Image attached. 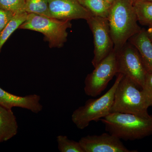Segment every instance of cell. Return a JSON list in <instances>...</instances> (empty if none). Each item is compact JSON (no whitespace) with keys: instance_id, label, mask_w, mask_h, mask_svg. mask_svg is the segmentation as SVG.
Masks as SVG:
<instances>
[{"instance_id":"cell-1","label":"cell","mask_w":152,"mask_h":152,"mask_svg":"<svg viewBox=\"0 0 152 152\" xmlns=\"http://www.w3.org/2000/svg\"><path fill=\"white\" fill-rule=\"evenodd\" d=\"M114 50L118 52L141 28L133 5V0H115L108 17Z\"/></svg>"},{"instance_id":"cell-2","label":"cell","mask_w":152,"mask_h":152,"mask_svg":"<svg viewBox=\"0 0 152 152\" xmlns=\"http://www.w3.org/2000/svg\"><path fill=\"white\" fill-rule=\"evenodd\" d=\"M100 121L107 132L121 140L133 141L152 135V115L143 117L114 112Z\"/></svg>"},{"instance_id":"cell-3","label":"cell","mask_w":152,"mask_h":152,"mask_svg":"<svg viewBox=\"0 0 152 152\" xmlns=\"http://www.w3.org/2000/svg\"><path fill=\"white\" fill-rule=\"evenodd\" d=\"M134 82L123 76L117 86L111 112L134 114L143 117L149 116V107L142 90Z\"/></svg>"},{"instance_id":"cell-4","label":"cell","mask_w":152,"mask_h":152,"mask_svg":"<svg viewBox=\"0 0 152 152\" xmlns=\"http://www.w3.org/2000/svg\"><path fill=\"white\" fill-rule=\"evenodd\" d=\"M123 76L118 74L114 84L104 94L98 99L88 100L83 106L74 111L72 120L78 129H84L91 122L98 121L110 113L115 91Z\"/></svg>"},{"instance_id":"cell-5","label":"cell","mask_w":152,"mask_h":152,"mask_svg":"<svg viewBox=\"0 0 152 152\" xmlns=\"http://www.w3.org/2000/svg\"><path fill=\"white\" fill-rule=\"evenodd\" d=\"M70 21L60 20L35 14H28L27 18L20 27L43 34L50 46L61 47L66 41L67 30L71 28Z\"/></svg>"},{"instance_id":"cell-6","label":"cell","mask_w":152,"mask_h":152,"mask_svg":"<svg viewBox=\"0 0 152 152\" xmlns=\"http://www.w3.org/2000/svg\"><path fill=\"white\" fill-rule=\"evenodd\" d=\"M116 74L117 54L113 50L87 75L85 81V94L91 97L101 94Z\"/></svg>"},{"instance_id":"cell-7","label":"cell","mask_w":152,"mask_h":152,"mask_svg":"<svg viewBox=\"0 0 152 152\" xmlns=\"http://www.w3.org/2000/svg\"><path fill=\"white\" fill-rule=\"evenodd\" d=\"M116 54L118 74L129 78L142 89L147 72L137 49L128 42Z\"/></svg>"},{"instance_id":"cell-8","label":"cell","mask_w":152,"mask_h":152,"mask_svg":"<svg viewBox=\"0 0 152 152\" xmlns=\"http://www.w3.org/2000/svg\"><path fill=\"white\" fill-rule=\"evenodd\" d=\"M94 36V57L92 64L95 67L114 50L107 18L92 16L87 20Z\"/></svg>"},{"instance_id":"cell-9","label":"cell","mask_w":152,"mask_h":152,"mask_svg":"<svg viewBox=\"0 0 152 152\" xmlns=\"http://www.w3.org/2000/svg\"><path fill=\"white\" fill-rule=\"evenodd\" d=\"M84 152H136L125 146L121 139L110 133L88 135L79 141Z\"/></svg>"},{"instance_id":"cell-10","label":"cell","mask_w":152,"mask_h":152,"mask_svg":"<svg viewBox=\"0 0 152 152\" xmlns=\"http://www.w3.org/2000/svg\"><path fill=\"white\" fill-rule=\"evenodd\" d=\"M48 4L50 17L58 20H87L92 16L79 0H48Z\"/></svg>"},{"instance_id":"cell-11","label":"cell","mask_w":152,"mask_h":152,"mask_svg":"<svg viewBox=\"0 0 152 152\" xmlns=\"http://www.w3.org/2000/svg\"><path fill=\"white\" fill-rule=\"evenodd\" d=\"M40 101L41 97L39 95L20 96L7 92L0 88V105L7 108L12 110L13 107H20L38 113L43 109Z\"/></svg>"},{"instance_id":"cell-12","label":"cell","mask_w":152,"mask_h":152,"mask_svg":"<svg viewBox=\"0 0 152 152\" xmlns=\"http://www.w3.org/2000/svg\"><path fill=\"white\" fill-rule=\"evenodd\" d=\"M138 51L147 73H152V42L146 30L142 28L129 40Z\"/></svg>"},{"instance_id":"cell-13","label":"cell","mask_w":152,"mask_h":152,"mask_svg":"<svg viewBox=\"0 0 152 152\" xmlns=\"http://www.w3.org/2000/svg\"><path fill=\"white\" fill-rule=\"evenodd\" d=\"M16 118L9 109L0 105V142L7 141L17 134L18 132Z\"/></svg>"},{"instance_id":"cell-14","label":"cell","mask_w":152,"mask_h":152,"mask_svg":"<svg viewBox=\"0 0 152 152\" xmlns=\"http://www.w3.org/2000/svg\"><path fill=\"white\" fill-rule=\"evenodd\" d=\"M133 5L138 21L143 26L152 25V2L136 0L133 1Z\"/></svg>"},{"instance_id":"cell-15","label":"cell","mask_w":152,"mask_h":152,"mask_svg":"<svg viewBox=\"0 0 152 152\" xmlns=\"http://www.w3.org/2000/svg\"><path fill=\"white\" fill-rule=\"evenodd\" d=\"M80 3L94 16L108 18L112 5L104 0H79Z\"/></svg>"},{"instance_id":"cell-16","label":"cell","mask_w":152,"mask_h":152,"mask_svg":"<svg viewBox=\"0 0 152 152\" xmlns=\"http://www.w3.org/2000/svg\"><path fill=\"white\" fill-rule=\"evenodd\" d=\"M26 12L15 14L5 27L0 32V52L5 43L11 35L23 23L27 18Z\"/></svg>"},{"instance_id":"cell-17","label":"cell","mask_w":152,"mask_h":152,"mask_svg":"<svg viewBox=\"0 0 152 152\" xmlns=\"http://www.w3.org/2000/svg\"><path fill=\"white\" fill-rule=\"evenodd\" d=\"M25 11L28 14L50 17L48 0H26Z\"/></svg>"},{"instance_id":"cell-18","label":"cell","mask_w":152,"mask_h":152,"mask_svg":"<svg viewBox=\"0 0 152 152\" xmlns=\"http://www.w3.org/2000/svg\"><path fill=\"white\" fill-rule=\"evenodd\" d=\"M57 142L60 152H84L79 142L70 140L67 136H58Z\"/></svg>"},{"instance_id":"cell-19","label":"cell","mask_w":152,"mask_h":152,"mask_svg":"<svg viewBox=\"0 0 152 152\" xmlns=\"http://www.w3.org/2000/svg\"><path fill=\"white\" fill-rule=\"evenodd\" d=\"M26 0H0V8L14 14L26 12Z\"/></svg>"},{"instance_id":"cell-20","label":"cell","mask_w":152,"mask_h":152,"mask_svg":"<svg viewBox=\"0 0 152 152\" xmlns=\"http://www.w3.org/2000/svg\"><path fill=\"white\" fill-rule=\"evenodd\" d=\"M142 90L149 106L152 107V73H147Z\"/></svg>"},{"instance_id":"cell-21","label":"cell","mask_w":152,"mask_h":152,"mask_svg":"<svg viewBox=\"0 0 152 152\" xmlns=\"http://www.w3.org/2000/svg\"><path fill=\"white\" fill-rule=\"evenodd\" d=\"M15 15L10 11L0 8V32L5 27Z\"/></svg>"},{"instance_id":"cell-22","label":"cell","mask_w":152,"mask_h":152,"mask_svg":"<svg viewBox=\"0 0 152 152\" xmlns=\"http://www.w3.org/2000/svg\"><path fill=\"white\" fill-rule=\"evenodd\" d=\"M146 31L149 38L152 42V25L148 26V28L146 30Z\"/></svg>"},{"instance_id":"cell-23","label":"cell","mask_w":152,"mask_h":152,"mask_svg":"<svg viewBox=\"0 0 152 152\" xmlns=\"http://www.w3.org/2000/svg\"><path fill=\"white\" fill-rule=\"evenodd\" d=\"M104 1H106L107 2L109 3V4H110L111 5H112L115 0H104Z\"/></svg>"},{"instance_id":"cell-24","label":"cell","mask_w":152,"mask_h":152,"mask_svg":"<svg viewBox=\"0 0 152 152\" xmlns=\"http://www.w3.org/2000/svg\"><path fill=\"white\" fill-rule=\"evenodd\" d=\"M133 1H136V0H133ZM140 1H151V2H152V0H140Z\"/></svg>"},{"instance_id":"cell-25","label":"cell","mask_w":152,"mask_h":152,"mask_svg":"<svg viewBox=\"0 0 152 152\" xmlns=\"http://www.w3.org/2000/svg\"><path fill=\"white\" fill-rule=\"evenodd\" d=\"M0 143H1V142H0Z\"/></svg>"}]
</instances>
